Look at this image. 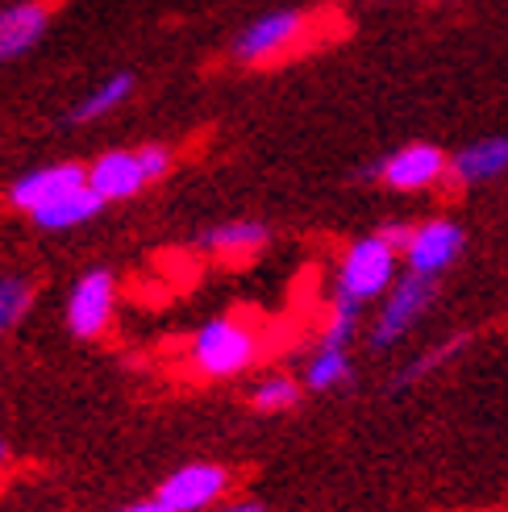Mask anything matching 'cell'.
<instances>
[{
    "label": "cell",
    "mask_w": 508,
    "mask_h": 512,
    "mask_svg": "<svg viewBox=\"0 0 508 512\" xmlns=\"http://www.w3.org/2000/svg\"><path fill=\"white\" fill-rule=\"evenodd\" d=\"M130 92H134V75H125V71H121V75H113V80L100 84V88L84 100V105L71 113V121H92V117H100V113H109V109L121 105V100L130 96Z\"/></svg>",
    "instance_id": "ac0fdd59"
},
{
    "label": "cell",
    "mask_w": 508,
    "mask_h": 512,
    "mask_svg": "<svg viewBox=\"0 0 508 512\" xmlns=\"http://www.w3.org/2000/svg\"><path fill=\"white\" fill-rule=\"evenodd\" d=\"M225 483H230V475H225V467H213V463H192V467H180L175 475H167L159 483V500L171 504L175 512H200L209 508L221 492Z\"/></svg>",
    "instance_id": "52a82bcc"
},
{
    "label": "cell",
    "mask_w": 508,
    "mask_h": 512,
    "mask_svg": "<svg viewBox=\"0 0 508 512\" xmlns=\"http://www.w3.org/2000/svg\"><path fill=\"white\" fill-rule=\"evenodd\" d=\"M263 246H267V229L259 221H230L205 234V250L221 254V259H250Z\"/></svg>",
    "instance_id": "4fadbf2b"
},
{
    "label": "cell",
    "mask_w": 508,
    "mask_h": 512,
    "mask_svg": "<svg viewBox=\"0 0 508 512\" xmlns=\"http://www.w3.org/2000/svg\"><path fill=\"white\" fill-rule=\"evenodd\" d=\"M100 209H105V200H100V196L84 184V188H75V192L59 196L55 204H46V209H38L34 221H38L42 229H71V225L92 221Z\"/></svg>",
    "instance_id": "5bb4252c"
},
{
    "label": "cell",
    "mask_w": 508,
    "mask_h": 512,
    "mask_svg": "<svg viewBox=\"0 0 508 512\" xmlns=\"http://www.w3.org/2000/svg\"><path fill=\"white\" fill-rule=\"evenodd\" d=\"M463 254V229L454 221H425L413 229V242L404 246L409 271L417 275H438Z\"/></svg>",
    "instance_id": "9c48e42d"
},
{
    "label": "cell",
    "mask_w": 508,
    "mask_h": 512,
    "mask_svg": "<svg viewBox=\"0 0 508 512\" xmlns=\"http://www.w3.org/2000/svg\"><path fill=\"white\" fill-rule=\"evenodd\" d=\"M34 304V284L21 275H0V334H9V329L30 313Z\"/></svg>",
    "instance_id": "2e32d148"
},
{
    "label": "cell",
    "mask_w": 508,
    "mask_h": 512,
    "mask_svg": "<svg viewBox=\"0 0 508 512\" xmlns=\"http://www.w3.org/2000/svg\"><path fill=\"white\" fill-rule=\"evenodd\" d=\"M450 171L459 184H484V179H496L508 171V138H484L463 146L459 155L450 159Z\"/></svg>",
    "instance_id": "7c38bea8"
},
{
    "label": "cell",
    "mask_w": 508,
    "mask_h": 512,
    "mask_svg": "<svg viewBox=\"0 0 508 512\" xmlns=\"http://www.w3.org/2000/svg\"><path fill=\"white\" fill-rule=\"evenodd\" d=\"M221 512H263V504H254V500H238V504L221 508Z\"/></svg>",
    "instance_id": "603a6c76"
},
{
    "label": "cell",
    "mask_w": 508,
    "mask_h": 512,
    "mask_svg": "<svg viewBox=\"0 0 508 512\" xmlns=\"http://www.w3.org/2000/svg\"><path fill=\"white\" fill-rule=\"evenodd\" d=\"M5 458H9V450H5V442H0V463H5Z\"/></svg>",
    "instance_id": "cb8c5ba5"
},
{
    "label": "cell",
    "mask_w": 508,
    "mask_h": 512,
    "mask_svg": "<svg viewBox=\"0 0 508 512\" xmlns=\"http://www.w3.org/2000/svg\"><path fill=\"white\" fill-rule=\"evenodd\" d=\"M304 34V17L284 9V13H267L263 21H254L250 30L238 38V59L242 63H271L284 50H292Z\"/></svg>",
    "instance_id": "30bf717a"
},
{
    "label": "cell",
    "mask_w": 508,
    "mask_h": 512,
    "mask_svg": "<svg viewBox=\"0 0 508 512\" xmlns=\"http://www.w3.org/2000/svg\"><path fill=\"white\" fill-rule=\"evenodd\" d=\"M463 342H467V334H459V338H450L446 346H438V350H429V354H421V358H417V363H413L409 371H404V383H409V379H421V375H429V371H434L438 363H446V358H450L454 350H459Z\"/></svg>",
    "instance_id": "ffe728a7"
},
{
    "label": "cell",
    "mask_w": 508,
    "mask_h": 512,
    "mask_svg": "<svg viewBox=\"0 0 508 512\" xmlns=\"http://www.w3.org/2000/svg\"><path fill=\"white\" fill-rule=\"evenodd\" d=\"M84 184H88V167L55 163V167H42V171H34V175H21L17 184L9 188V204L34 217L38 209H46V204H55L59 196L84 188Z\"/></svg>",
    "instance_id": "ba28073f"
},
{
    "label": "cell",
    "mask_w": 508,
    "mask_h": 512,
    "mask_svg": "<svg viewBox=\"0 0 508 512\" xmlns=\"http://www.w3.org/2000/svg\"><path fill=\"white\" fill-rule=\"evenodd\" d=\"M113 275L109 271H88L80 275V284L71 288L67 296V329L75 338H96L109 329V317H113Z\"/></svg>",
    "instance_id": "5b68a950"
},
{
    "label": "cell",
    "mask_w": 508,
    "mask_h": 512,
    "mask_svg": "<svg viewBox=\"0 0 508 512\" xmlns=\"http://www.w3.org/2000/svg\"><path fill=\"white\" fill-rule=\"evenodd\" d=\"M413 229H417V225H400V221H392V225L379 229V238H384L392 250H400V254H404V246L413 242Z\"/></svg>",
    "instance_id": "44dd1931"
},
{
    "label": "cell",
    "mask_w": 508,
    "mask_h": 512,
    "mask_svg": "<svg viewBox=\"0 0 508 512\" xmlns=\"http://www.w3.org/2000/svg\"><path fill=\"white\" fill-rule=\"evenodd\" d=\"M350 375V358H346V346H321L313 358H309V371H304V383L313 392H329Z\"/></svg>",
    "instance_id": "9a60e30c"
},
{
    "label": "cell",
    "mask_w": 508,
    "mask_h": 512,
    "mask_svg": "<svg viewBox=\"0 0 508 512\" xmlns=\"http://www.w3.org/2000/svg\"><path fill=\"white\" fill-rule=\"evenodd\" d=\"M254 354H259V342H254V334L234 317L205 321L196 342H192V363L209 379H225V375L246 371L254 363Z\"/></svg>",
    "instance_id": "7a4b0ae2"
},
{
    "label": "cell",
    "mask_w": 508,
    "mask_h": 512,
    "mask_svg": "<svg viewBox=\"0 0 508 512\" xmlns=\"http://www.w3.org/2000/svg\"><path fill=\"white\" fill-rule=\"evenodd\" d=\"M396 254L400 250H392L379 234L359 238L346 250V259L338 267V292L359 300V304L384 296L396 284Z\"/></svg>",
    "instance_id": "3957f363"
},
{
    "label": "cell",
    "mask_w": 508,
    "mask_h": 512,
    "mask_svg": "<svg viewBox=\"0 0 508 512\" xmlns=\"http://www.w3.org/2000/svg\"><path fill=\"white\" fill-rule=\"evenodd\" d=\"M117 512H175V508L163 504L159 496H150V500H138V504H125V508H117Z\"/></svg>",
    "instance_id": "7402d4cb"
},
{
    "label": "cell",
    "mask_w": 508,
    "mask_h": 512,
    "mask_svg": "<svg viewBox=\"0 0 508 512\" xmlns=\"http://www.w3.org/2000/svg\"><path fill=\"white\" fill-rule=\"evenodd\" d=\"M296 400H300V383L292 375H271L250 392V404L259 408V413H288Z\"/></svg>",
    "instance_id": "e0dca14e"
},
{
    "label": "cell",
    "mask_w": 508,
    "mask_h": 512,
    "mask_svg": "<svg viewBox=\"0 0 508 512\" xmlns=\"http://www.w3.org/2000/svg\"><path fill=\"white\" fill-rule=\"evenodd\" d=\"M171 167V150L163 146H142V150H109L88 167V188L100 200H130L146 184H155Z\"/></svg>",
    "instance_id": "6da1fadb"
},
{
    "label": "cell",
    "mask_w": 508,
    "mask_h": 512,
    "mask_svg": "<svg viewBox=\"0 0 508 512\" xmlns=\"http://www.w3.org/2000/svg\"><path fill=\"white\" fill-rule=\"evenodd\" d=\"M446 171H450V159L442 155L438 146H429V142L400 146L396 155H388L384 163L375 167V175L384 179L388 188H396V192H421L429 184H438Z\"/></svg>",
    "instance_id": "8992f818"
},
{
    "label": "cell",
    "mask_w": 508,
    "mask_h": 512,
    "mask_svg": "<svg viewBox=\"0 0 508 512\" xmlns=\"http://www.w3.org/2000/svg\"><path fill=\"white\" fill-rule=\"evenodd\" d=\"M50 0H21V5L0 13V63L25 55L50 25Z\"/></svg>",
    "instance_id": "8fae6325"
},
{
    "label": "cell",
    "mask_w": 508,
    "mask_h": 512,
    "mask_svg": "<svg viewBox=\"0 0 508 512\" xmlns=\"http://www.w3.org/2000/svg\"><path fill=\"white\" fill-rule=\"evenodd\" d=\"M429 300H434V275H417V271L400 275L396 284L388 288L384 309H379V317H375L371 342H375V346L400 342V338L421 321V313L429 309Z\"/></svg>",
    "instance_id": "277c9868"
},
{
    "label": "cell",
    "mask_w": 508,
    "mask_h": 512,
    "mask_svg": "<svg viewBox=\"0 0 508 512\" xmlns=\"http://www.w3.org/2000/svg\"><path fill=\"white\" fill-rule=\"evenodd\" d=\"M354 321H359V300L350 296H334V309H329V321L321 329V346H346L354 338Z\"/></svg>",
    "instance_id": "d6986e66"
}]
</instances>
